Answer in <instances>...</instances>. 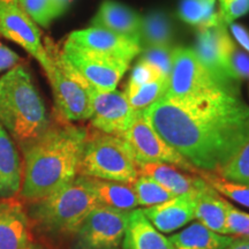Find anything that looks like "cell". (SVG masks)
Listing matches in <instances>:
<instances>
[{
	"label": "cell",
	"mask_w": 249,
	"mask_h": 249,
	"mask_svg": "<svg viewBox=\"0 0 249 249\" xmlns=\"http://www.w3.org/2000/svg\"><path fill=\"white\" fill-rule=\"evenodd\" d=\"M143 116L197 170L217 172L249 141V107L218 89L188 98L161 97Z\"/></svg>",
	"instance_id": "1"
},
{
	"label": "cell",
	"mask_w": 249,
	"mask_h": 249,
	"mask_svg": "<svg viewBox=\"0 0 249 249\" xmlns=\"http://www.w3.org/2000/svg\"><path fill=\"white\" fill-rule=\"evenodd\" d=\"M87 136L81 127L50 124L42 136L21 148L24 157L21 195L35 202L73 181L79 174Z\"/></svg>",
	"instance_id": "2"
},
{
	"label": "cell",
	"mask_w": 249,
	"mask_h": 249,
	"mask_svg": "<svg viewBox=\"0 0 249 249\" xmlns=\"http://www.w3.org/2000/svg\"><path fill=\"white\" fill-rule=\"evenodd\" d=\"M0 124L21 148L50 127L44 102L24 65L18 64L0 77Z\"/></svg>",
	"instance_id": "3"
},
{
	"label": "cell",
	"mask_w": 249,
	"mask_h": 249,
	"mask_svg": "<svg viewBox=\"0 0 249 249\" xmlns=\"http://www.w3.org/2000/svg\"><path fill=\"white\" fill-rule=\"evenodd\" d=\"M98 205L90 178L80 176L52 194L35 201L31 216L48 232L73 234Z\"/></svg>",
	"instance_id": "4"
},
{
	"label": "cell",
	"mask_w": 249,
	"mask_h": 249,
	"mask_svg": "<svg viewBox=\"0 0 249 249\" xmlns=\"http://www.w3.org/2000/svg\"><path fill=\"white\" fill-rule=\"evenodd\" d=\"M79 174L126 183H133L139 177L135 158L127 142L99 130L87 136Z\"/></svg>",
	"instance_id": "5"
},
{
	"label": "cell",
	"mask_w": 249,
	"mask_h": 249,
	"mask_svg": "<svg viewBox=\"0 0 249 249\" xmlns=\"http://www.w3.org/2000/svg\"><path fill=\"white\" fill-rule=\"evenodd\" d=\"M44 46L50 59V70L46 75L58 112L67 121L90 119L93 88L65 60L60 50L51 40L46 39Z\"/></svg>",
	"instance_id": "6"
},
{
	"label": "cell",
	"mask_w": 249,
	"mask_h": 249,
	"mask_svg": "<svg viewBox=\"0 0 249 249\" xmlns=\"http://www.w3.org/2000/svg\"><path fill=\"white\" fill-rule=\"evenodd\" d=\"M225 26L219 24L198 29L194 52L218 85L230 91L239 92L240 80L233 73L230 61L235 45Z\"/></svg>",
	"instance_id": "7"
},
{
	"label": "cell",
	"mask_w": 249,
	"mask_h": 249,
	"mask_svg": "<svg viewBox=\"0 0 249 249\" xmlns=\"http://www.w3.org/2000/svg\"><path fill=\"white\" fill-rule=\"evenodd\" d=\"M61 54L93 89L99 91L116 90L129 66L128 61L82 49L68 40L61 50Z\"/></svg>",
	"instance_id": "8"
},
{
	"label": "cell",
	"mask_w": 249,
	"mask_h": 249,
	"mask_svg": "<svg viewBox=\"0 0 249 249\" xmlns=\"http://www.w3.org/2000/svg\"><path fill=\"white\" fill-rule=\"evenodd\" d=\"M123 139L129 145L135 161L140 163H166L176 165L185 172L197 173L198 170L181 154L167 143L138 111L132 124Z\"/></svg>",
	"instance_id": "9"
},
{
	"label": "cell",
	"mask_w": 249,
	"mask_h": 249,
	"mask_svg": "<svg viewBox=\"0 0 249 249\" xmlns=\"http://www.w3.org/2000/svg\"><path fill=\"white\" fill-rule=\"evenodd\" d=\"M128 213L99 204L74 233L73 249H120Z\"/></svg>",
	"instance_id": "10"
},
{
	"label": "cell",
	"mask_w": 249,
	"mask_h": 249,
	"mask_svg": "<svg viewBox=\"0 0 249 249\" xmlns=\"http://www.w3.org/2000/svg\"><path fill=\"white\" fill-rule=\"evenodd\" d=\"M218 89L225 88L218 85L209 71L205 70L196 57L194 50L186 48L173 49L172 68L164 97L188 98L204 95Z\"/></svg>",
	"instance_id": "11"
},
{
	"label": "cell",
	"mask_w": 249,
	"mask_h": 249,
	"mask_svg": "<svg viewBox=\"0 0 249 249\" xmlns=\"http://www.w3.org/2000/svg\"><path fill=\"white\" fill-rule=\"evenodd\" d=\"M0 35L22 46L39 62L45 73L50 70V59L38 28L18 5L0 6Z\"/></svg>",
	"instance_id": "12"
},
{
	"label": "cell",
	"mask_w": 249,
	"mask_h": 249,
	"mask_svg": "<svg viewBox=\"0 0 249 249\" xmlns=\"http://www.w3.org/2000/svg\"><path fill=\"white\" fill-rule=\"evenodd\" d=\"M136 112L124 92L92 90L91 124L99 132L123 138L132 124Z\"/></svg>",
	"instance_id": "13"
},
{
	"label": "cell",
	"mask_w": 249,
	"mask_h": 249,
	"mask_svg": "<svg viewBox=\"0 0 249 249\" xmlns=\"http://www.w3.org/2000/svg\"><path fill=\"white\" fill-rule=\"evenodd\" d=\"M67 40L82 49L112 55L128 62L132 61L142 51L141 44L139 42L98 27H90L88 29L73 31L68 36Z\"/></svg>",
	"instance_id": "14"
},
{
	"label": "cell",
	"mask_w": 249,
	"mask_h": 249,
	"mask_svg": "<svg viewBox=\"0 0 249 249\" xmlns=\"http://www.w3.org/2000/svg\"><path fill=\"white\" fill-rule=\"evenodd\" d=\"M142 211L160 232H176L195 219V191L174 196L164 203L144 208Z\"/></svg>",
	"instance_id": "15"
},
{
	"label": "cell",
	"mask_w": 249,
	"mask_h": 249,
	"mask_svg": "<svg viewBox=\"0 0 249 249\" xmlns=\"http://www.w3.org/2000/svg\"><path fill=\"white\" fill-rule=\"evenodd\" d=\"M29 218L13 197L0 200V249H21L29 244Z\"/></svg>",
	"instance_id": "16"
},
{
	"label": "cell",
	"mask_w": 249,
	"mask_h": 249,
	"mask_svg": "<svg viewBox=\"0 0 249 249\" xmlns=\"http://www.w3.org/2000/svg\"><path fill=\"white\" fill-rule=\"evenodd\" d=\"M91 24L92 27L104 28L141 44L142 18L132 8L120 2L113 0L103 1Z\"/></svg>",
	"instance_id": "17"
},
{
	"label": "cell",
	"mask_w": 249,
	"mask_h": 249,
	"mask_svg": "<svg viewBox=\"0 0 249 249\" xmlns=\"http://www.w3.org/2000/svg\"><path fill=\"white\" fill-rule=\"evenodd\" d=\"M226 204L203 179L195 189V218L211 231L226 235Z\"/></svg>",
	"instance_id": "18"
},
{
	"label": "cell",
	"mask_w": 249,
	"mask_h": 249,
	"mask_svg": "<svg viewBox=\"0 0 249 249\" xmlns=\"http://www.w3.org/2000/svg\"><path fill=\"white\" fill-rule=\"evenodd\" d=\"M124 249H173L169 238L161 234L141 209L129 211Z\"/></svg>",
	"instance_id": "19"
},
{
	"label": "cell",
	"mask_w": 249,
	"mask_h": 249,
	"mask_svg": "<svg viewBox=\"0 0 249 249\" xmlns=\"http://www.w3.org/2000/svg\"><path fill=\"white\" fill-rule=\"evenodd\" d=\"M23 169L13 140L0 124V197H13L22 186Z\"/></svg>",
	"instance_id": "20"
},
{
	"label": "cell",
	"mask_w": 249,
	"mask_h": 249,
	"mask_svg": "<svg viewBox=\"0 0 249 249\" xmlns=\"http://www.w3.org/2000/svg\"><path fill=\"white\" fill-rule=\"evenodd\" d=\"M136 169L139 176L155 180L174 196L195 191L201 181V177L189 176L172 164L136 161Z\"/></svg>",
	"instance_id": "21"
},
{
	"label": "cell",
	"mask_w": 249,
	"mask_h": 249,
	"mask_svg": "<svg viewBox=\"0 0 249 249\" xmlns=\"http://www.w3.org/2000/svg\"><path fill=\"white\" fill-rule=\"evenodd\" d=\"M169 240L173 249H225L232 244L234 236L219 234L195 222L174 233Z\"/></svg>",
	"instance_id": "22"
},
{
	"label": "cell",
	"mask_w": 249,
	"mask_h": 249,
	"mask_svg": "<svg viewBox=\"0 0 249 249\" xmlns=\"http://www.w3.org/2000/svg\"><path fill=\"white\" fill-rule=\"evenodd\" d=\"M96 197L101 205L129 213L139 205L132 183L90 178Z\"/></svg>",
	"instance_id": "23"
},
{
	"label": "cell",
	"mask_w": 249,
	"mask_h": 249,
	"mask_svg": "<svg viewBox=\"0 0 249 249\" xmlns=\"http://www.w3.org/2000/svg\"><path fill=\"white\" fill-rule=\"evenodd\" d=\"M214 8L216 0H180L179 17L186 23L198 29L225 24L219 12H216Z\"/></svg>",
	"instance_id": "24"
},
{
	"label": "cell",
	"mask_w": 249,
	"mask_h": 249,
	"mask_svg": "<svg viewBox=\"0 0 249 249\" xmlns=\"http://www.w3.org/2000/svg\"><path fill=\"white\" fill-rule=\"evenodd\" d=\"M174 31L170 18L160 11H154L142 18L141 46H169L173 42Z\"/></svg>",
	"instance_id": "25"
},
{
	"label": "cell",
	"mask_w": 249,
	"mask_h": 249,
	"mask_svg": "<svg viewBox=\"0 0 249 249\" xmlns=\"http://www.w3.org/2000/svg\"><path fill=\"white\" fill-rule=\"evenodd\" d=\"M167 85H169V79L160 77V79L139 87L127 86L124 93L134 110L144 111L154 103L164 97L167 90Z\"/></svg>",
	"instance_id": "26"
},
{
	"label": "cell",
	"mask_w": 249,
	"mask_h": 249,
	"mask_svg": "<svg viewBox=\"0 0 249 249\" xmlns=\"http://www.w3.org/2000/svg\"><path fill=\"white\" fill-rule=\"evenodd\" d=\"M201 178L223 197L249 208V185L227 180L213 172H201Z\"/></svg>",
	"instance_id": "27"
},
{
	"label": "cell",
	"mask_w": 249,
	"mask_h": 249,
	"mask_svg": "<svg viewBox=\"0 0 249 249\" xmlns=\"http://www.w3.org/2000/svg\"><path fill=\"white\" fill-rule=\"evenodd\" d=\"M132 186L138 197L139 205L145 208L164 203L174 197V195L166 191L163 186L147 177H138Z\"/></svg>",
	"instance_id": "28"
},
{
	"label": "cell",
	"mask_w": 249,
	"mask_h": 249,
	"mask_svg": "<svg viewBox=\"0 0 249 249\" xmlns=\"http://www.w3.org/2000/svg\"><path fill=\"white\" fill-rule=\"evenodd\" d=\"M216 173L231 181L249 185V141Z\"/></svg>",
	"instance_id": "29"
},
{
	"label": "cell",
	"mask_w": 249,
	"mask_h": 249,
	"mask_svg": "<svg viewBox=\"0 0 249 249\" xmlns=\"http://www.w3.org/2000/svg\"><path fill=\"white\" fill-rule=\"evenodd\" d=\"M18 6L34 22L42 27H48L54 20L52 0H18Z\"/></svg>",
	"instance_id": "30"
},
{
	"label": "cell",
	"mask_w": 249,
	"mask_h": 249,
	"mask_svg": "<svg viewBox=\"0 0 249 249\" xmlns=\"http://www.w3.org/2000/svg\"><path fill=\"white\" fill-rule=\"evenodd\" d=\"M141 60L157 68L160 74L169 79L172 68L173 49L169 46H148L141 51Z\"/></svg>",
	"instance_id": "31"
},
{
	"label": "cell",
	"mask_w": 249,
	"mask_h": 249,
	"mask_svg": "<svg viewBox=\"0 0 249 249\" xmlns=\"http://www.w3.org/2000/svg\"><path fill=\"white\" fill-rule=\"evenodd\" d=\"M226 235L249 239V213L229 202L226 204Z\"/></svg>",
	"instance_id": "32"
},
{
	"label": "cell",
	"mask_w": 249,
	"mask_h": 249,
	"mask_svg": "<svg viewBox=\"0 0 249 249\" xmlns=\"http://www.w3.org/2000/svg\"><path fill=\"white\" fill-rule=\"evenodd\" d=\"M219 14L225 24H231L236 18L249 12V0H218Z\"/></svg>",
	"instance_id": "33"
},
{
	"label": "cell",
	"mask_w": 249,
	"mask_h": 249,
	"mask_svg": "<svg viewBox=\"0 0 249 249\" xmlns=\"http://www.w3.org/2000/svg\"><path fill=\"white\" fill-rule=\"evenodd\" d=\"M160 77H164L160 74V71L157 68L147 64V62L140 60L135 67L133 68L132 75L129 77L127 86L129 87H139L145 83L151 82V81L158 80ZM166 79V77H165Z\"/></svg>",
	"instance_id": "34"
},
{
	"label": "cell",
	"mask_w": 249,
	"mask_h": 249,
	"mask_svg": "<svg viewBox=\"0 0 249 249\" xmlns=\"http://www.w3.org/2000/svg\"><path fill=\"white\" fill-rule=\"evenodd\" d=\"M231 68L233 73L239 80H249V55L245 52L236 49V46L231 53Z\"/></svg>",
	"instance_id": "35"
},
{
	"label": "cell",
	"mask_w": 249,
	"mask_h": 249,
	"mask_svg": "<svg viewBox=\"0 0 249 249\" xmlns=\"http://www.w3.org/2000/svg\"><path fill=\"white\" fill-rule=\"evenodd\" d=\"M21 61L17 52L11 50L0 42V73L6 70H11Z\"/></svg>",
	"instance_id": "36"
},
{
	"label": "cell",
	"mask_w": 249,
	"mask_h": 249,
	"mask_svg": "<svg viewBox=\"0 0 249 249\" xmlns=\"http://www.w3.org/2000/svg\"><path fill=\"white\" fill-rule=\"evenodd\" d=\"M230 28H231L232 35L236 39V42L249 53V31L244 26L238 23H231Z\"/></svg>",
	"instance_id": "37"
},
{
	"label": "cell",
	"mask_w": 249,
	"mask_h": 249,
	"mask_svg": "<svg viewBox=\"0 0 249 249\" xmlns=\"http://www.w3.org/2000/svg\"><path fill=\"white\" fill-rule=\"evenodd\" d=\"M71 1H73V0H52L54 17L59 18L61 14H64L65 11L68 8V6L71 5Z\"/></svg>",
	"instance_id": "38"
},
{
	"label": "cell",
	"mask_w": 249,
	"mask_h": 249,
	"mask_svg": "<svg viewBox=\"0 0 249 249\" xmlns=\"http://www.w3.org/2000/svg\"><path fill=\"white\" fill-rule=\"evenodd\" d=\"M225 249H249V239L234 238L232 244Z\"/></svg>",
	"instance_id": "39"
},
{
	"label": "cell",
	"mask_w": 249,
	"mask_h": 249,
	"mask_svg": "<svg viewBox=\"0 0 249 249\" xmlns=\"http://www.w3.org/2000/svg\"><path fill=\"white\" fill-rule=\"evenodd\" d=\"M18 5V0H0V6H15Z\"/></svg>",
	"instance_id": "40"
},
{
	"label": "cell",
	"mask_w": 249,
	"mask_h": 249,
	"mask_svg": "<svg viewBox=\"0 0 249 249\" xmlns=\"http://www.w3.org/2000/svg\"><path fill=\"white\" fill-rule=\"evenodd\" d=\"M21 249H40V248L37 245L33 244V242H29V244L26 245L23 248H21Z\"/></svg>",
	"instance_id": "41"
}]
</instances>
